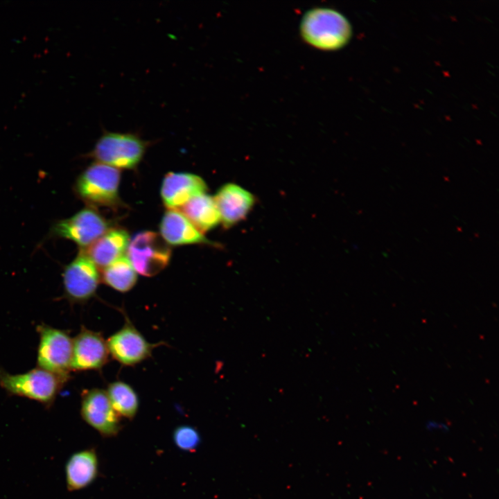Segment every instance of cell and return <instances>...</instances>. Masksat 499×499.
I'll return each instance as SVG.
<instances>
[{"label": "cell", "instance_id": "cell-1", "mask_svg": "<svg viewBox=\"0 0 499 499\" xmlns=\"http://www.w3.org/2000/svg\"><path fill=\"white\" fill-rule=\"evenodd\" d=\"M70 378V375L58 374L38 367L16 374L0 369V387L8 394L35 401L48 408Z\"/></svg>", "mask_w": 499, "mask_h": 499}, {"label": "cell", "instance_id": "cell-2", "mask_svg": "<svg viewBox=\"0 0 499 499\" xmlns=\"http://www.w3.org/2000/svg\"><path fill=\"white\" fill-rule=\"evenodd\" d=\"M300 31L310 44L323 50H335L349 40L351 27L340 12L326 8L307 12L301 19Z\"/></svg>", "mask_w": 499, "mask_h": 499}, {"label": "cell", "instance_id": "cell-3", "mask_svg": "<svg viewBox=\"0 0 499 499\" xmlns=\"http://www.w3.org/2000/svg\"><path fill=\"white\" fill-rule=\"evenodd\" d=\"M148 146V142L137 134L105 132L89 156L117 169H133L142 159Z\"/></svg>", "mask_w": 499, "mask_h": 499}, {"label": "cell", "instance_id": "cell-4", "mask_svg": "<svg viewBox=\"0 0 499 499\" xmlns=\"http://www.w3.org/2000/svg\"><path fill=\"white\" fill-rule=\"evenodd\" d=\"M120 177L119 169L93 163L78 177L75 189L78 195L91 206L116 207L120 202Z\"/></svg>", "mask_w": 499, "mask_h": 499}, {"label": "cell", "instance_id": "cell-5", "mask_svg": "<svg viewBox=\"0 0 499 499\" xmlns=\"http://www.w3.org/2000/svg\"><path fill=\"white\" fill-rule=\"evenodd\" d=\"M39 335L37 367L62 375H70L73 338L69 333L42 323L36 326Z\"/></svg>", "mask_w": 499, "mask_h": 499}, {"label": "cell", "instance_id": "cell-6", "mask_svg": "<svg viewBox=\"0 0 499 499\" xmlns=\"http://www.w3.org/2000/svg\"><path fill=\"white\" fill-rule=\"evenodd\" d=\"M127 249L128 258L135 271L146 277L155 276L164 269L171 256L167 243L151 231L136 234Z\"/></svg>", "mask_w": 499, "mask_h": 499}, {"label": "cell", "instance_id": "cell-7", "mask_svg": "<svg viewBox=\"0 0 499 499\" xmlns=\"http://www.w3.org/2000/svg\"><path fill=\"white\" fill-rule=\"evenodd\" d=\"M123 326L106 340L110 355L123 366H134L148 359L161 344L149 342L123 313Z\"/></svg>", "mask_w": 499, "mask_h": 499}, {"label": "cell", "instance_id": "cell-8", "mask_svg": "<svg viewBox=\"0 0 499 499\" xmlns=\"http://www.w3.org/2000/svg\"><path fill=\"white\" fill-rule=\"evenodd\" d=\"M62 277L64 297L72 305L93 298L100 279L97 267L83 252L65 267Z\"/></svg>", "mask_w": 499, "mask_h": 499}, {"label": "cell", "instance_id": "cell-9", "mask_svg": "<svg viewBox=\"0 0 499 499\" xmlns=\"http://www.w3.org/2000/svg\"><path fill=\"white\" fill-rule=\"evenodd\" d=\"M80 415L85 423L104 437H115L121 430V417L113 408L104 389L82 390Z\"/></svg>", "mask_w": 499, "mask_h": 499}, {"label": "cell", "instance_id": "cell-10", "mask_svg": "<svg viewBox=\"0 0 499 499\" xmlns=\"http://www.w3.org/2000/svg\"><path fill=\"white\" fill-rule=\"evenodd\" d=\"M109 229L110 222L94 208L87 207L58 222L52 232L87 248Z\"/></svg>", "mask_w": 499, "mask_h": 499}, {"label": "cell", "instance_id": "cell-11", "mask_svg": "<svg viewBox=\"0 0 499 499\" xmlns=\"http://www.w3.org/2000/svg\"><path fill=\"white\" fill-rule=\"evenodd\" d=\"M109 356L107 342L102 333L82 326L73 338L71 371L101 369L108 362Z\"/></svg>", "mask_w": 499, "mask_h": 499}, {"label": "cell", "instance_id": "cell-12", "mask_svg": "<svg viewBox=\"0 0 499 499\" xmlns=\"http://www.w3.org/2000/svg\"><path fill=\"white\" fill-rule=\"evenodd\" d=\"M225 228H229L243 220L255 204L252 193L234 183L222 186L213 197Z\"/></svg>", "mask_w": 499, "mask_h": 499}, {"label": "cell", "instance_id": "cell-13", "mask_svg": "<svg viewBox=\"0 0 499 499\" xmlns=\"http://www.w3.org/2000/svg\"><path fill=\"white\" fill-rule=\"evenodd\" d=\"M207 186L204 180L187 173H168L164 177L161 197L169 209L180 208L193 198L205 193Z\"/></svg>", "mask_w": 499, "mask_h": 499}, {"label": "cell", "instance_id": "cell-14", "mask_svg": "<svg viewBox=\"0 0 499 499\" xmlns=\"http://www.w3.org/2000/svg\"><path fill=\"white\" fill-rule=\"evenodd\" d=\"M163 239L172 245L204 244L217 246L207 239L180 211L168 209L160 222Z\"/></svg>", "mask_w": 499, "mask_h": 499}, {"label": "cell", "instance_id": "cell-15", "mask_svg": "<svg viewBox=\"0 0 499 499\" xmlns=\"http://www.w3.org/2000/svg\"><path fill=\"white\" fill-rule=\"evenodd\" d=\"M98 458L94 448L77 451L68 459L65 466L67 488L79 491L89 486L97 478Z\"/></svg>", "mask_w": 499, "mask_h": 499}, {"label": "cell", "instance_id": "cell-16", "mask_svg": "<svg viewBox=\"0 0 499 499\" xmlns=\"http://www.w3.org/2000/svg\"><path fill=\"white\" fill-rule=\"evenodd\" d=\"M129 242L125 229L111 228L82 252L96 267L103 269L123 256Z\"/></svg>", "mask_w": 499, "mask_h": 499}, {"label": "cell", "instance_id": "cell-17", "mask_svg": "<svg viewBox=\"0 0 499 499\" xmlns=\"http://www.w3.org/2000/svg\"><path fill=\"white\" fill-rule=\"evenodd\" d=\"M179 209L202 234L213 229L220 222L213 197L206 193L193 198Z\"/></svg>", "mask_w": 499, "mask_h": 499}, {"label": "cell", "instance_id": "cell-18", "mask_svg": "<svg viewBox=\"0 0 499 499\" xmlns=\"http://www.w3.org/2000/svg\"><path fill=\"white\" fill-rule=\"evenodd\" d=\"M100 278L104 283L121 292L130 290L137 280L135 270L124 256L103 268Z\"/></svg>", "mask_w": 499, "mask_h": 499}, {"label": "cell", "instance_id": "cell-19", "mask_svg": "<svg viewBox=\"0 0 499 499\" xmlns=\"http://www.w3.org/2000/svg\"><path fill=\"white\" fill-rule=\"evenodd\" d=\"M110 403L120 417L133 419L137 414L139 401L135 390L128 383L114 381L106 390Z\"/></svg>", "mask_w": 499, "mask_h": 499}, {"label": "cell", "instance_id": "cell-20", "mask_svg": "<svg viewBox=\"0 0 499 499\" xmlns=\"http://www.w3.org/2000/svg\"><path fill=\"white\" fill-rule=\"evenodd\" d=\"M173 439L179 449L187 452H194L200 444L198 431L188 425L177 427L173 432Z\"/></svg>", "mask_w": 499, "mask_h": 499}]
</instances>
